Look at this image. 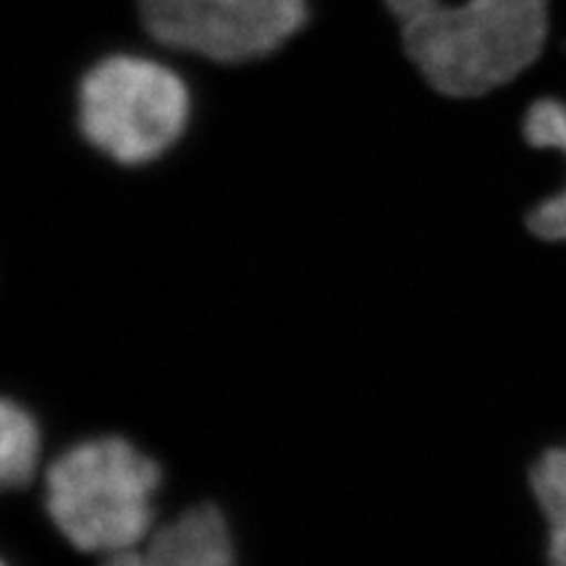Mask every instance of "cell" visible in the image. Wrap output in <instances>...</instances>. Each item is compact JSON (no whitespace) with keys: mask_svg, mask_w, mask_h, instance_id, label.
Returning a JSON list of instances; mask_svg holds the SVG:
<instances>
[{"mask_svg":"<svg viewBox=\"0 0 566 566\" xmlns=\"http://www.w3.org/2000/svg\"><path fill=\"white\" fill-rule=\"evenodd\" d=\"M530 485L548 522V564L566 566V446L537 459Z\"/></svg>","mask_w":566,"mask_h":566,"instance_id":"8","label":"cell"},{"mask_svg":"<svg viewBox=\"0 0 566 566\" xmlns=\"http://www.w3.org/2000/svg\"><path fill=\"white\" fill-rule=\"evenodd\" d=\"M192 116L187 84L145 55H108L82 76L76 124L97 153L122 166L158 160L184 137Z\"/></svg>","mask_w":566,"mask_h":566,"instance_id":"3","label":"cell"},{"mask_svg":"<svg viewBox=\"0 0 566 566\" xmlns=\"http://www.w3.org/2000/svg\"><path fill=\"white\" fill-rule=\"evenodd\" d=\"M160 467L126 438H90L55 459L45 509L59 533L87 554L137 548L155 522Z\"/></svg>","mask_w":566,"mask_h":566,"instance_id":"2","label":"cell"},{"mask_svg":"<svg viewBox=\"0 0 566 566\" xmlns=\"http://www.w3.org/2000/svg\"><path fill=\"white\" fill-rule=\"evenodd\" d=\"M409 59L438 92L480 97L533 66L548 0H386Z\"/></svg>","mask_w":566,"mask_h":566,"instance_id":"1","label":"cell"},{"mask_svg":"<svg viewBox=\"0 0 566 566\" xmlns=\"http://www.w3.org/2000/svg\"><path fill=\"white\" fill-rule=\"evenodd\" d=\"M147 566H237L221 509L200 504L160 527L145 551Z\"/></svg>","mask_w":566,"mask_h":566,"instance_id":"5","label":"cell"},{"mask_svg":"<svg viewBox=\"0 0 566 566\" xmlns=\"http://www.w3.org/2000/svg\"><path fill=\"white\" fill-rule=\"evenodd\" d=\"M160 45L216 63H247L279 51L307 24V0H137Z\"/></svg>","mask_w":566,"mask_h":566,"instance_id":"4","label":"cell"},{"mask_svg":"<svg viewBox=\"0 0 566 566\" xmlns=\"http://www.w3.org/2000/svg\"><path fill=\"white\" fill-rule=\"evenodd\" d=\"M525 139L541 150H556L566 158V103L556 97H541L530 105L525 116ZM527 226L535 237L546 242H566V187L562 192L535 205L527 216Z\"/></svg>","mask_w":566,"mask_h":566,"instance_id":"6","label":"cell"},{"mask_svg":"<svg viewBox=\"0 0 566 566\" xmlns=\"http://www.w3.org/2000/svg\"><path fill=\"white\" fill-rule=\"evenodd\" d=\"M103 566H147L145 554H139L137 548L118 551V554H108V562Z\"/></svg>","mask_w":566,"mask_h":566,"instance_id":"9","label":"cell"},{"mask_svg":"<svg viewBox=\"0 0 566 566\" xmlns=\"http://www.w3.org/2000/svg\"><path fill=\"white\" fill-rule=\"evenodd\" d=\"M0 566H9V564H6V562H3V558H0Z\"/></svg>","mask_w":566,"mask_h":566,"instance_id":"10","label":"cell"},{"mask_svg":"<svg viewBox=\"0 0 566 566\" xmlns=\"http://www.w3.org/2000/svg\"><path fill=\"white\" fill-rule=\"evenodd\" d=\"M42 433L34 415L0 396V491H19L38 475Z\"/></svg>","mask_w":566,"mask_h":566,"instance_id":"7","label":"cell"}]
</instances>
